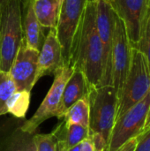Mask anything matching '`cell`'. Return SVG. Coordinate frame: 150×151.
Listing matches in <instances>:
<instances>
[{
    "instance_id": "cell-1",
    "label": "cell",
    "mask_w": 150,
    "mask_h": 151,
    "mask_svg": "<svg viewBox=\"0 0 150 151\" xmlns=\"http://www.w3.org/2000/svg\"><path fill=\"white\" fill-rule=\"evenodd\" d=\"M70 65L84 74L89 90L102 87L103 77V45L96 27V2L88 0L76 31Z\"/></svg>"
},
{
    "instance_id": "cell-2",
    "label": "cell",
    "mask_w": 150,
    "mask_h": 151,
    "mask_svg": "<svg viewBox=\"0 0 150 151\" xmlns=\"http://www.w3.org/2000/svg\"><path fill=\"white\" fill-rule=\"evenodd\" d=\"M21 0H4L0 6V70L8 72L24 39Z\"/></svg>"
},
{
    "instance_id": "cell-3",
    "label": "cell",
    "mask_w": 150,
    "mask_h": 151,
    "mask_svg": "<svg viewBox=\"0 0 150 151\" xmlns=\"http://www.w3.org/2000/svg\"><path fill=\"white\" fill-rule=\"evenodd\" d=\"M89 134H100L108 144L117 116L118 98L113 86L107 85L93 89L88 96Z\"/></svg>"
},
{
    "instance_id": "cell-4",
    "label": "cell",
    "mask_w": 150,
    "mask_h": 151,
    "mask_svg": "<svg viewBox=\"0 0 150 151\" xmlns=\"http://www.w3.org/2000/svg\"><path fill=\"white\" fill-rule=\"evenodd\" d=\"M150 91V72L143 53L133 48L130 69L118 98L116 120Z\"/></svg>"
},
{
    "instance_id": "cell-5",
    "label": "cell",
    "mask_w": 150,
    "mask_h": 151,
    "mask_svg": "<svg viewBox=\"0 0 150 151\" xmlns=\"http://www.w3.org/2000/svg\"><path fill=\"white\" fill-rule=\"evenodd\" d=\"M149 106L150 91L115 121L105 151H117L142 133Z\"/></svg>"
},
{
    "instance_id": "cell-6",
    "label": "cell",
    "mask_w": 150,
    "mask_h": 151,
    "mask_svg": "<svg viewBox=\"0 0 150 151\" xmlns=\"http://www.w3.org/2000/svg\"><path fill=\"white\" fill-rule=\"evenodd\" d=\"M88 0H63L56 26L65 65H70L73 39Z\"/></svg>"
},
{
    "instance_id": "cell-7",
    "label": "cell",
    "mask_w": 150,
    "mask_h": 151,
    "mask_svg": "<svg viewBox=\"0 0 150 151\" xmlns=\"http://www.w3.org/2000/svg\"><path fill=\"white\" fill-rule=\"evenodd\" d=\"M73 70L72 65H64L55 73L54 81L41 105L32 118L19 127L22 132L34 134L42 123L52 117H57L65 86Z\"/></svg>"
},
{
    "instance_id": "cell-8",
    "label": "cell",
    "mask_w": 150,
    "mask_h": 151,
    "mask_svg": "<svg viewBox=\"0 0 150 151\" xmlns=\"http://www.w3.org/2000/svg\"><path fill=\"white\" fill-rule=\"evenodd\" d=\"M133 46L128 38L126 26L123 20L116 14L115 27L113 35L112 46V83L111 86L115 88L118 98L121 94L124 83L127 77L131 60H132Z\"/></svg>"
},
{
    "instance_id": "cell-9",
    "label": "cell",
    "mask_w": 150,
    "mask_h": 151,
    "mask_svg": "<svg viewBox=\"0 0 150 151\" xmlns=\"http://www.w3.org/2000/svg\"><path fill=\"white\" fill-rule=\"evenodd\" d=\"M96 27L103 45V86L112 83V46L115 27V12L109 0H95Z\"/></svg>"
},
{
    "instance_id": "cell-10",
    "label": "cell",
    "mask_w": 150,
    "mask_h": 151,
    "mask_svg": "<svg viewBox=\"0 0 150 151\" xmlns=\"http://www.w3.org/2000/svg\"><path fill=\"white\" fill-rule=\"evenodd\" d=\"M115 13L123 20L133 48L138 49L149 8V0H112Z\"/></svg>"
},
{
    "instance_id": "cell-11",
    "label": "cell",
    "mask_w": 150,
    "mask_h": 151,
    "mask_svg": "<svg viewBox=\"0 0 150 151\" xmlns=\"http://www.w3.org/2000/svg\"><path fill=\"white\" fill-rule=\"evenodd\" d=\"M39 52L27 46L22 40L16 57L9 70V73L15 83L17 90L31 91L37 82V64Z\"/></svg>"
},
{
    "instance_id": "cell-12",
    "label": "cell",
    "mask_w": 150,
    "mask_h": 151,
    "mask_svg": "<svg viewBox=\"0 0 150 151\" xmlns=\"http://www.w3.org/2000/svg\"><path fill=\"white\" fill-rule=\"evenodd\" d=\"M62 49L57 35V30L51 28L45 36L44 42L39 52L37 64V81L42 76L54 75L55 73L64 66Z\"/></svg>"
},
{
    "instance_id": "cell-13",
    "label": "cell",
    "mask_w": 150,
    "mask_h": 151,
    "mask_svg": "<svg viewBox=\"0 0 150 151\" xmlns=\"http://www.w3.org/2000/svg\"><path fill=\"white\" fill-rule=\"evenodd\" d=\"M89 92L90 90L84 74L80 70L74 69L65 86L57 118L62 119L66 111L79 100L88 97Z\"/></svg>"
},
{
    "instance_id": "cell-14",
    "label": "cell",
    "mask_w": 150,
    "mask_h": 151,
    "mask_svg": "<svg viewBox=\"0 0 150 151\" xmlns=\"http://www.w3.org/2000/svg\"><path fill=\"white\" fill-rule=\"evenodd\" d=\"M34 1L25 0L22 3V27L27 46L40 51L46 35H44L43 27L36 18L34 10Z\"/></svg>"
},
{
    "instance_id": "cell-15",
    "label": "cell",
    "mask_w": 150,
    "mask_h": 151,
    "mask_svg": "<svg viewBox=\"0 0 150 151\" xmlns=\"http://www.w3.org/2000/svg\"><path fill=\"white\" fill-rule=\"evenodd\" d=\"M57 139L58 151H67L79 145L88 137L89 128L80 125L67 124L62 122L52 132Z\"/></svg>"
},
{
    "instance_id": "cell-16",
    "label": "cell",
    "mask_w": 150,
    "mask_h": 151,
    "mask_svg": "<svg viewBox=\"0 0 150 151\" xmlns=\"http://www.w3.org/2000/svg\"><path fill=\"white\" fill-rule=\"evenodd\" d=\"M60 0H34V10L40 25L43 28H55L59 12Z\"/></svg>"
},
{
    "instance_id": "cell-17",
    "label": "cell",
    "mask_w": 150,
    "mask_h": 151,
    "mask_svg": "<svg viewBox=\"0 0 150 151\" xmlns=\"http://www.w3.org/2000/svg\"><path fill=\"white\" fill-rule=\"evenodd\" d=\"M89 99L88 97L82 98L71 106L62 119L67 124L80 125L89 128Z\"/></svg>"
},
{
    "instance_id": "cell-18",
    "label": "cell",
    "mask_w": 150,
    "mask_h": 151,
    "mask_svg": "<svg viewBox=\"0 0 150 151\" xmlns=\"http://www.w3.org/2000/svg\"><path fill=\"white\" fill-rule=\"evenodd\" d=\"M33 135L19 128L4 141L0 151H35Z\"/></svg>"
},
{
    "instance_id": "cell-19",
    "label": "cell",
    "mask_w": 150,
    "mask_h": 151,
    "mask_svg": "<svg viewBox=\"0 0 150 151\" xmlns=\"http://www.w3.org/2000/svg\"><path fill=\"white\" fill-rule=\"evenodd\" d=\"M31 91L17 90L9 98L6 108L7 113H11L17 119H24L30 105Z\"/></svg>"
},
{
    "instance_id": "cell-20",
    "label": "cell",
    "mask_w": 150,
    "mask_h": 151,
    "mask_svg": "<svg viewBox=\"0 0 150 151\" xmlns=\"http://www.w3.org/2000/svg\"><path fill=\"white\" fill-rule=\"evenodd\" d=\"M16 91L17 88L10 73L0 70V116L7 113L6 104Z\"/></svg>"
},
{
    "instance_id": "cell-21",
    "label": "cell",
    "mask_w": 150,
    "mask_h": 151,
    "mask_svg": "<svg viewBox=\"0 0 150 151\" xmlns=\"http://www.w3.org/2000/svg\"><path fill=\"white\" fill-rule=\"evenodd\" d=\"M33 142L35 151H58V142L55 134H34Z\"/></svg>"
},
{
    "instance_id": "cell-22",
    "label": "cell",
    "mask_w": 150,
    "mask_h": 151,
    "mask_svg": "<svg viewBox=\"0 0 150 151\" xmlns=\"http://www.w3.org/2000/svg\"><path fill=\"white\" fill-rule=\"evenodd\" d=\"M138 50H140L145 56L150 72V6L145 20L142 36L139 43Z\"/></svg>"
},
{
    "instance_id": "cell-23",
    "label": "cell",
    "mask_w": 150,
    "mask_h": 151,
    "mask_svg": "<svg viewBox=\"0 0 150 151\" xmlns=\"http://www.w3.org/2000/svg\"><path fill=\"white\" fill-rule=\"evenodd\" d=\"M138 143L134 151H150V130L137 136Z\"/></svg>"
},
{
    "instance_id": "cell-24",
    "label": "cell",
    "mask_w": 150,
    "mask_h": 151,
    "mask_svg": "<svg viewBox=\"0 0 150 151\" xmlns=\"http://www.w3.org/2000/svg\"><path fill=\"white\" fill-rule=\"evenodd\" d=\"M80 151H99L95 146L92 139L88 136L80 143Z\"/></svg>"
},
{
    "instance_id": "cell-25",
    "label": "cell",
    "mask_w": 150,
    "mask_h": 151,
    "mask_svg": "<svg viewBox=\"0 0 150 151\" xmlns=\"http://www.w3.org/2000/svg\"><path fill=\"white\" fill-rule=\"evenodd\" d=\"M138 143V138L133 137L128 142H126L122 147H120L117 151H134L136 145Z\"/></svg>"
},
{
    "instance_id": "cell-26",
    "label": "cell",
    "mask_w": 150,
    "mask_h": 151,
    "mask_svg": "<svg viewBox=\"0 0 150 151\" xmlns=\"http://www.w3.org/2000/svg\"><path fill=\"white\" fill-rule=\"evenodd\" d=\"M150 130V106L149 109V112H148V115H147V119H146V122H145V125H144V127H143V130H142V133L141 134H144L148 131Z\"/></svg>"
},
{
    "instance_id": "cell-27",
    "label": "cell",
    "mask_w": 150,
    "mask_h": 151,
    "mask_svg": "<svg viewBox=\"0 0 150 151\" xmlns=\"http://www.w3.org/2000/svg\"><path fill=\"white\" fill-rule=\"evenodd\" d=\"M67 151H80V144L76 145L75 147H73V148H72V149L68 150Z\"/></svg>"
},
{
    "instance_id": "cell-28",
    "label": "cell",
    "mask_w": 150,
    "mask_h": 151,
    "mask_svg": "<svg viewBox=\"0 0 150 151\" xmlns=\"http://www.w3.org/2000/svg\"><path fill=\"white\" fill-rule=\"evenodd\" d=\"M4 1V0H0V6H1V4H2V3H3ZM24 1H25V0H21V3H23Z\"/></svg>"
},
{
    "instance_id": "cell-29",
    "label": "cell",
    "mask_w": 150,
    "mask_h": 151,
    "mask_svg": "<svg viewBox=\"0 0 150 151\" xmlns=\"http://www.w3.org/2000/svg\"><path fill=\"white\" fill-rule=\"evenodd\" d=\"M109 1H110V2H111V1H112V0H109Z\"/></svg>"
},
{
    "instance_id": "cell-30",
    "label": "cell",
    "mask_w": 150,
    "mask_h": 151,
    "mask_svg": "<svg viewBox=\"0 0 150 151\" xmlns=\"http://www.w3.org/2000/svg\"><path fill=\"white\" fill-rule=\"evenodd\" d=\"M149 6H150V0H149Z\"/></svg>"
},
{
    "instance_id": "cell-31",
    "label": "cell",
    "mask_w": 150,
    "mask_h": 151,
    "mask_svg": "<svg viewBox=\"0 0 150 151\" xmlns=\"http://www.w3.org/2000/svg\"></svg>"
}]
</instances>
